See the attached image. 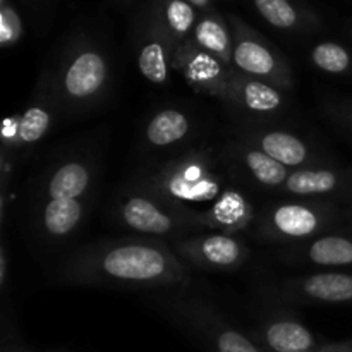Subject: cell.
<instances>
[{
    "instance_id": "1",
    "label": "cell",
    "mask_w": 352,
    "mask_h": 352,
    "mask_svg": "<svg viewBox=\"0 0 352 352\" xmlns=\"http://www.w3.org/2000/svg\"><path fill=\"white\" fill-rule=\"evenodd\" d=\"M69 282L120 289L182 285L188 268L174 251L155 241H112L93 244L69 258L62 270Z\"/></svg>"
},
{
    "instance_id": "2",
    "label": "cell",
    "mask_w": 352,
    "mask_h": 352,
    "mask_svg": "<svg viewBox=\"0 0 352 352\" xmlns=\"http://www.w3.org/2000/svg\"><path fill=\"white\" fill-rule=\"evenodd\" d=\"M148 189L198 219L199 205L212 208L227 191L222 174L205 153L188 155L162 167L151 175Z\"/></svg>"
},
{
    "instance_id": "3",
    "label": "cell",
    "mask_w": 352,
    "mask_h": 352,
    "mask_svg": "<svg viewBox=\"0 0 352 352\" xmlns=\"http://www.w3.org/2000/svg\"><path fill=\"white\" fill-rule=\"evenodd\" d=\"M119 220L138 234L155 237H177L201 227L199 219L170 205L150 189L126 192L117 206Z\"/></svg>"
},
{
    "instance_id": "4",
    "label": "cell",
    "mask_w": 352,
    "mask_h": 352,
    "mask_svg": "<svg viewBox=\"0 0 352 352\" xmlns=\"http://www.w3.org/2000/svg\"><path fill=\"white\" fill-rule=\"evenodd\" d=\"M336 220L329 203H282L268 210L263 232L278 241H306L322 232Z\"/></svg>"
},
{
    "instance_id": "5",
    "label": "cell",
    "mask_w": 352,
    "mask_h": 352,
    "mask_svg": "<svg viewBox=\"0 0 352 352\" xmlns=\"http://www.w3.org/2000/svg\"><path fill=\"white\" fill-rule=\"evenodd\" d=\"M177 251L192 265L210 270H232L248 260V248L232 234H210L177 243Z\"/></svg>"
},
{
    "instance_id": "6",
    "label": "cell",
    "mask_w": 352,
    "mask_h": 352,
    "mask_svg": "<svg viewBox=\"0 0 352 352\" xmlns=\"http://www.w3.org/2000/svg\"><path fill=\"white\" fill-rule=\"evenodd\" d=\"M109 65L105 57L96 50L79 52L62 74V89L65 98L86 102L98 95L107 85Z\"/></svg>"
},
{
    "instance_id": "7",
    "label": "cell",
    "mask_w": 352,
    "mask_h": 352,
    "mask_svg": "<svg viewBox=\"0 0 352 352\" xmlns=\"http://www.w3.org/2000/svg\"><path fill=\"white\" fill-rule=\"evenodd\" d=\"M232 60L243 74L250 78H268L280 85H287L289 74L278 67L274 52L253 38H239L232 50Z\"/></svg>"
},
{
    "instance_id": "8",
    "label": "cell",
    "mask_w": 352,
    "mask_h": 352,
    "mask_svg": "<svg viewBox=\"0 0 352 352\" xmlns=\"http://www.w3.org/2000/svg\"><path fill=\"white\" fill-rule=\"evenodd\" d=\"M181 315H184L192 327H196L205 336L210 337L212 346L215 347L217 352H261L239 330L223 325L222 322L215 318L212 320V315H206L203 309H195L192 305L186 306Z\"/></svg>"
},
{
    "instance_id": "9",
    "label": "cell",
    "mask_w": 352,
    "mask_h": 352,
    "mask_svg": "<svg viewBox=\"0 0 352 352\" xmlns=\"http://www.w3.org/2000/svg\"><path fill=\"white\" fill-rule=\"evenodd\" d=\"M229 88H234L232 98L250 112L270 113L282 105V95L278 89L246 74L230 76Z\"/></svg>"
},
{
    "instance_id": "10",
    "label": "cell",
    "mask_w": 352,
    "mask_h": 352,
    "mask_svg": "<svg viewBox=\"0 0 352 352\" xmlns=\"http://www.w3.org/2000/svg\"><path fill=\"white\" fill-rule=\"evenodd\" d=\"M254 146L260 148L272 158L280 162L285 167H299L306 164L309 158V150L302 140L291 133L284 131H258V133L248 134Z\"/></svg>"
},
{
    "instance_id": "11",
    "label": "cell",
    "mask_w": 352,
    "mask_h": 352,
    "mask_svg": "<svg viewBox=\"0 0 352 352\" xmlns=\"http://www.w3.org/2000/svg\"><path fill=\"white\" fill-rule=\"evenodd\" d=\"M251 220L250 201L241 192L227 189L226 195L201 215V226L219 229L222 232H236Z\"/></svg>"
},
{
    "instance_id": "12",
    "label": "cell",
    "mask_w": 352,
    "mask_h": 352,
    "mask_svg": "<svg viewBox=\"0 0 352 352\" xmlns=\"http://www.w3.org/2000/svg\"><path fill=\"white\" fill-rule=\"evenodd\" d=\"M294 289L313 301L349 302L352 301V275L342 272H322L298 280Z\"/></svg>"
},
{
    "instance_id": "13",
    "label": "cell",
    "mask_w": 352,
    "mask_h": 352,
    "mask_svg": "<svg viewBox=\"0 0 352 352\" xmlns=\"http://www.w3.org/2000/svg\"><path fill=\"white\" fill-rule=\"evenodd\" d=\"M222 67L226 65L220 64V58L205 50L192 52L184 58V64H182L186 78L189 79L191 85L198 86L205 91L227 95L230 76L223 74Z\"/></svg>"
},
{
    "instance_id": "14",
    "label": "cell",
    "mask_w": 352,
    "mask_h": 352,
    "mask_svg": "<svg viewBox=\"0 0 352 352\" xmlns=\"http://www.w3.org/2000/svg\"><path fill=\"white\" fill-rule=\"evenodd\" d=\"M89 184L91 172L88 165L78 160H69L52 172L45 195L48 199H76L88 191Z\"/></svg>"
},
{
    "instance_id": "15",
    "label": "cell",
    "mask_w": 352,
    "mask_h": 352,
    "mask_svg": "<svg viewBox=\"0 0 352 352\" xmlns=\"http://www.w3.org/2000/svg\"><path fill=\"white\" fill-rule=\"evenodd\" d=\"M344 177L330 168H301L291 172L282 189L296 196H327L342 188Z\"/></svg>"
},
{
    "instance_id": "16",
    "label": "cell",
    "mask_w": 352,
    "mask_h": 352,
    "mask_svg": "<svg viewBox=\"0 0 352 352\" xmlns=\"http://www.w3.org/2000/svg\"><path fill=\"white\" fill-rule=\"evenodd\" d=\"M191 131V120L182 110L164 109L146 124L148 143L157 148L172 146L184 140Z\"/></svg>"
},
{
    "instance_id": "17",
    "label": "cell",
    "mask_w": 352,
    "mask_h": 352,
    "mask_svg": "<svg viewBox=\"0 0 352 352\" xmlns=\"http://www.w3.org/2000/svg\"><path fill=\"white\" fill-rule=\"evenodd\" d=\"M265 342L275 352H311L316 340L305 325L292 320H278L265 330Z\"/></svg>"
},
{
    "instance_id": "18",
    "label": "cell",
    "mask_w": 352,
    "mask_h": 352,
    "mask_svg": "<svg viewBox=\"0 0 352 352\" xmlns=\"http://www.w3.org/2000/svg\"><path fill=\"white\" fill-rule=\"evenodd\" d=\"M85 215V203L76 199H48L41 212V226L52 237L69 236Z\"/></svg>"
},
{
    "instance_id": "19",
    "label": "cell",
    "mask_w": 352,
    "mask_h": 352,
    "mask_svg": "<svg viewBox=\"0 0 352 352\" xmlns=\"http://www.w3.org/2000/svg\"><path fill=\"white\" fill-rule=\"evenodd\" d=\"M308 263L318 267H346L352 265V239L344 236H320L305 248Z\"/></svg>"
},
{
    "instance_id": "20",
    "label": "cell",
    "mask_w": 352,
    "mask_h": 352,
    "mask_svg": "<svg viewBox=\"0 0 352 352\" xmlns=\"http://www.w3.org/2000/svg\"><path fill=\"white\" fill-rule=\"evenodd\" d=\"M241 162L244 167L250 170V174L256 179L260 184L267 186V188H282L284 182L289 177V168L261 151L260 148L254 144H248V146H241L239 150Z\"/></svg>"
},
{
    "instance_id": "21",
    "label": "cell",
    "mask_w": 352,
    "mask_h": 352,
    "mask_svg": "<svg viewBox=\"0 0 352 352\" xmlns=\"http://www.w3.org/2000/svg\"><path fill=\"white\" fill-rule=\"evenodd\" d=\"M195 40L199 48L208 54L215 55L222 60L223 65L229 64L230 60V38L222 23L215 19H203L195 30Z\"/></svg>"
},
{
    "instance_id": "22",
    "label": "cell",
    "mask_w": 352,
    "mask_h": 352,
    "mask_svg": "<svg viewBox=\"0 0 352 352\" xmlns=\"http://www.w3.org/2000/svg\"><path fill=\"white\" fill-rule=\"evenodd\" d=\"M52 124V113L45 105H31L14 122V140L21 144L40 141Z\"/></svg>"
},
{
    "instance_id": "23",
    "label": "cell",
    "mask_w": 352,
    "mask_h": 352,
    "mask_svg": "<svg viewBox=\"0 0 352 352\" xmlns=\"http://www.w3.org/2000/svg\"><path fill=\"white\" fill-rule=\"evenodd\" d=\"M138 67L141 74L153 85H164L168 81V62L164 45L150 41L144 45L138 57Z\"/></svg>"
},
{
    "instance_id": "24",
    "label": "cell",
    "mask_w": 352,
    "mask_h": 352,
    "mask_svg": "<svg viewBox=\"0 0 352 352\" xmlns=\"http://www.w3.org/2000/svg\"><path fill=\"white\" fill-rule=\"evenodd\" d=\"M313 62L322 71L330 72V74H340V72L347 71L351 65V55L340 45L327 41V43H320L313 48L311 54Z\"/></svg>"
},
{
    "instance_id": "25",
    "label": "cell",
    "mask_w": 352,
    "mask_h": 352,
    "mask_svg": "<svg viewBox=\"0 0 352 352\" xmlns=\"http://www.w3.org/2000/svg\"><path fill=\"white\" fill-rule=\"evenodd\" d=\"M254 6L272 26L291 30L298 24V12L289 0H254Z\"/></svg>"
},
{
    "instance_id": "26",
    "label": "cell",
    "mask_w": 352,
    "mask_h": 352,
    "mask_svg": "<svg viewBox=\"0 0 352 352\" xmlns=\"http://www.w3.org/2000/svg\"><path fill=\"white\" fill-rule=\"evenodd\" d=\"M165 17H167V24L174 31V34L184 36L195 24L196 12L191 3L186 0H170L165 9Z\"/></svg>"
},
{
    "instance_id": "27",
    "label": "cell",
    "mask_w": 352,
    "mask_h": 352,
    "mask_svg": "<svg viewBox=\"0 0 352 352\" xmlns=\"http://www.w3.org/2000/svg\"><path fill=\"white\" fill-rule=\"evenodd\" d=\"M21 34V21L17 14L7 6L2 7L0 14V41L2 45H9L17 41Z\"/></svg>"
},
{
    "instance_id": "28",
    "label": "cell",
    "mask_w": 352,
    "mask_h": 352,
    "mask_svg": "<svg viewBox=\"0 0 352 352\" xmlns=\"http://www.w3.org/2000/svg\"><path fill=\"white\" fill-rule=\"evenodd\" d=\"M330 352H352V342L333 344L332 351H330Z\"/></svg>"
},
{
    "instance_id": "29",
    "label": "cell",
    "mask_w": 352,
    "mask_h": 352,
    "mask_svg": "<svg viewBox=\"0 0 352 352\" xmlns=\"http://www.w3.org/2000/svg\"><path fill=\"white\" fill-rule=\"evenodd\" d=\"M186 2H189L191 6L196 7H206L210 3V0H186Z\"/></svg>"
},
{
    "instance_id": "30",
    "label": "cell",
    "mask_w": 352,
    "mask_h": 352,
    "mask_svg": "<svg viewBox=\"0 0 352 352\" xmlns=\"http://www.w3.org/2000/svg\"><path fill=\"white\" fill-rule=\"evenodd\" d=\"M332 347H333V344H332V346L320 347V349H316V351H311V352H330V351H332Z\"/></svg>"
},
{
    "instance_id": "31",
    "label": "cell",
    "mask_w": 352,
    "mask_h": 352,
    "mask_svg": "<svg viewBox=\"0 0 352 352\" xmlns=\"http://www.w3.org/2000/svg\"><path fill=\"white\" fill-rule=\"evenodd\" d=\"M351 124H352V113H351Z\"/></svg>"
}]
</instances>
